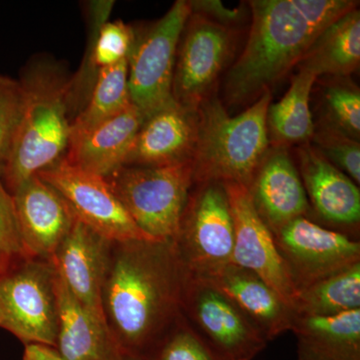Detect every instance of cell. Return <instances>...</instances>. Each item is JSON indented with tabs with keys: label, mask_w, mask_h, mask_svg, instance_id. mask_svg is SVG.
Instances as JSON below:
<instances>
[{
	"label": "cell",
	"mask_w": 360,
	"mask_h": 360,
	"mask_svg": "<svg viewBox=\"0 0 360 360\" xmlns=\"http://www.w3.org/2000/svg\"><path fill=\"white\" fill-rule=\"evenodd\" d=\"M188 2L191 13L200 14L207 20L234 30L248 20L250 13V8L248 11L243 7L229 8L219 0H193Z\"/></svg>",
	"instance_id": "34"
},
{
	"label": "cell",
	"mask_w": 360,
	"mask_h": 360,
	"mask_svg": "<svg viewBox=\"0 0 360 360\" xmlns=\"http://www.w3.org/2000/svg\"><path fill=\"white\" fill-rule=\"evenodd\" d=\"M297 156V170L314 212L326 224L359 231L360 191L354 180L310 143L302 144Z\"/></svg>",
	"instance_id": "18"
},
{
	"label": "cell",
	"mask_w": 360,
	"mask_h": 360,
	"mask_svg": "<svg viewBox=\"0 0 360 360\" xmlns=\"http://www.w3.org/2000/svg\"><path fill=\"white\" fill-rule=\"evenodd\" d=\"M0 255L8 262L27 255L21 241L13 194L4 179V165H0Z\"/></svg>",
	"instance_id": "32"
},
{
	"label": "cell",
	"mask_w": 360,
	"mask_h": 360,
	"mask_svg": "<svg viewBox=\"0 0 360 360\" xmlns=\"http://www.w3.org/2000/svg\"><path fill=\"white\" fill-rule=\"evenodd\" d=\"M58 274V272H56ZM58 335L53 348L63 360H113L120 348L105 321L82 304L56 276Z\"/></svg>",
	"instance_id": "21"
},
{
	"label": "cell",
	"mask_w": 360,
	"mask_h": 360,
	"mask_svg": "<svg viewBox=\"0 0 360 360\" xmlns=\"http://www.w3.org/2000/svg\"><path fill=\"white\" fill-rule=\"evenodd\" d=\"M149 360H225L193 328L184 314L163 336Z\"/></svg>",
	"instance_id": "29"
},
{
	"label": "cell",
	"mask_w": 360,
	"mask_h": 360,
	"mask_svg": "<svg viewBox=\"0 0 360 360\" xmlns=\"http://www.w3.org/2000/svg\"><path fill=\"white\" fill-rule=\"evenodd\" d=\"M360 63V13L349 11L323 30L305 52L298 70L314 77H347Z\"/></svg>",
	"instance_id": "23"
},
{
	"label": "cell",
	"mask_w": 360,
	"mask_h": 360,
	"mask_svg": "<svg viewBox=\"0 0 360 360\" xmlns=\"http://www.w3.org/2000/svg\"><path fill=\"white\" fill-rule=\"evenodd\" d=\"M290 330L298 360H360V309L329 316L295 314Z\"/></svg>",
	"instance_id": "22"
},
{
	"label": "cell",
	"mask_w": 360,
	"mask_h": 360,
	"mask_svg": "<svg viewBox=\"0 0 360 360\" xmlns=\"http://www.w3.org/2000/svg\"><path fill=\"white\" fill-rule=\"evenodd\" d=\"M186 277L172 241L112 243L103 312L120 350L150 356L182 314Z\"/></svg>",
	"instance_id": "1"
},
{
	"label": "cell",
	"mask_w": 360,
	"mask_h": 360,
	"mask_svg": "<svg viewBox=\"0 0 360 360\" xmlns=\"http://www.w3.org/2000/svg\"><path fill=\"white\" fill-rule=\"evenodd\" d=\"M37 175L56 189L75 219L108 240H155L135 224L105 177L71 165L65 158Z\"/></svg>",
	"instance_id": "10"
},
{
	"label": "cell",
	"mask_w": 360,
	"mask_h": 360,
	"mask_svg": "<svg viewBox=\"0 0 360 360\" xmlns=\"http://www.w3.org/2000/svg\"><path fill=\"white\" fill-rule=\"evenodd\" d=\"M8 262V260H7L6 258L4 257V255H0V270L4 269V267L6 266Z\"/></svg>",
	"instance_id": "37"
},
{
	"label": "cell",
	"mask_w": 360,
	"mask_h": 360,
	"mask_svg": "<svg viewBox=\"0 0 360 360\" xmlns=\"http://www.w3.org/2000/svg\"><path fill=\"white\" fill-rule=\"evenodd\" d=\"M224 184L233 220L231 264L257 274L293 309L297 288L277 250L274 233L255 210L248 187Z\"/></svg>",
	"instance_id": "13"
},
{
	"label": "cell",
	"mask_w": 360,
	"mask_h": 360,
	"mask_svg": "<svg viewBox=\"0 0 360 360\" xmlns=\"http://www.w3.org/2000/svg\"><path fill=\"white\" fill-rule=\"evenodd\" d=\"M135 224L172 241L194 184L193 161L162 167H122L105 177Z\"/></svg>",
	"instance_id": "5"
},
{
	"label": "cell",
	"mask_w": 360,
	"mask_h": 360,
	"mask_svg": "<svg viewBox=\"0 0 360 360\" xmlns=\"http://www.w3.org/2000/svg\"><path fill=\"white\" fill-rule=\"evenodd\" d=\"M295 2L300 13L319 34L359 6V2L352 0H295Z\"/></svg>",
	"instance_id": "33"
},
{
	"label": "cell",
	"mask_w": 360,
	"mask_h": 360,
	"mask_svg": "<svg viewBox=\"0 0 360 360\" xmlns=\"http://www.w3.org/2000/svg\"><path fill=\"white\" fill-rule=\"evenodd\" d=\"M311 144L324 158L359 186L360 182L359 141L322 122L314 127Z\"/></svg>",
	"instance_id": "30"
},
{
	"label": "cell",
	"mask_w": 360,
	"mask_h": 360,
	"mask_svg": "<svg viewBox=\"0 0 360 360\" xmlns=\"http://www.w3.org/2000/svg\"><path fill=\"white\" fill-rule=\"evenodd\" d=\"M251 201L264 224L276 234L310 205L297 167L288 148L270 146L248 187Z\"/></svg>",
	"instance_id": "17"
},
{
	"label": "cell",
	"mask_w": 360,
	"mask_h": 360,
	"mask_svg": "<svg viewBox=\"0 0 360 360\" xmlns=\"http://www.w3.org/2000/svg\"><path fill=\"white\" fill-rule=\"evenodd\" d=\"M112 243L75 219L52 259L66 288L103 321V290Z\"/></svg>",
	"instance_id": "16"
},
{
	"label": "cell",
	"mask_w": 360,
	"mask_h": 360,
	"mask_svg": "<svg viewBox=\"0 0 360 360\" xmlns=\"http://www.w3.org/2000/svg\"><path fill=\"white\" fill-rule=\"evenodd\" d=\"M23 90L20 80L0 75V165H4L20 123Z\"/></svg>",
	"instance_id": "31"
},
{
	"label": "cell",
	"mask_w": 360,
	"mask_h": 360,
	"mask_svg": "<svg viewBox=\"0 0 360 360\" xmlns=\"http://www.w3.org/2000/svg\"><path fill=\"white\" fill-rule=\"evenodd\" d=\"M248 4L250 34L225 80L224 96L229 105L255 103L270 91L298 65L319 35L295 0H252Z\"/></svg>",
	"instance_id": "3"
},
{
	"label": "cell",
	"mask_w": 360,
	"mask_h": 360,
	"mask_svg": "<svg viewBox=\"0 0 360 360\" xmlns=\"http://www.w3.org/2000/svg\"><path fill=\"white\" fill-rule=\"evenodd\" d=\"M111 4L103 2L96 6V32L90 45L89 65L96 75L103 68H111L129 59L134 47L135 33L123 21H108Z\"/></svg>",
	"instance_id": "27"
},
{
	"label": "cell",
	"mask_w": 360,
	"mask_h": 360,
	"mask_svg": "<svg viewBox=\"0 0 360 360\" xmlns=\"http://www.w3.org/2000/svg\"><path fill=\"white\" fill-rule=\"evenodd\" d=\"M198 110L174 99L144 118L124 167H162L193 161Z\"/></svg>",
	"instance_id": "15"
},
{
	"label": "cell",
	"mask_w": 360,
	"mask_h": 360,
	"mask_svg": "<svg viewBox=\"0 0 360 360\" xmlns=\"http://www.w3.org/2000/svg\"><path fill=\"white\" fill-rule=\"evenodd\" d=\"M56 269L53 262L25 257L0 270V328L25 345L56 347Z\"/></svg>",
	"instance_id": "6"
},
{
	"label": "cell",
	"mask_w": 360,
	"mask_h": 360,
	"mask_svg": "<svg viewBox=\"0 0 360 360\" xmlns=\"http://www.w3.org/2000/svg\"><path fill=\"white\" fill-rule=\"evenodd\" d=\"M198 276L236 303L267 341L290 330L295 312L274 288L250 270L229 264Z\"/></svg>",
	"instance_id": "19"
},
{
	"label": "cell",
	"mask_w": 360,
	"mask_h": 360,
	"mask_svg": "<svg viewBox=\"0 0 360 360\" xmlns=\"http://www.w3.org/2000/svg\"><path fill=\"white\" fill-rule=\"evenodd\" d=\"M13 196L26 255L52 262L75 224V215L56 189L37 174L21 184Z\"/></svg>",
	"instance_id": "14"
},
{
	"label": "cell",
	"mask_w": 360,
	"mask_h": 360,
	"mask_svg": "<svg viewBox=\"0 0 360 360\" xmlns=\"http://www.w3.org/2000/svg\"><path fill=\"white\" fill-rule=\"evenodd\" d=\"M182 314L225 360H252L269 341L236 303L202 277L187 271Z\"/></svg>",
	"instance_id": "9"
},
{
	"label": "cell",
	"mask_w": 360,
	"mask_h": 360,
	"mask_svg": "<svg viewBox=\"0 0 360 360\" xmlns=\"http://www.w3.org/2000/svg\"><path fill=\"white\" fill-rule=\"evenodd\" d=\"M316 79L309 71L298 70L285 96L270 103L266 117L270 146L288 148L311 141L315 124L309 101Z\"/></svg>",
	"instance_id": "24"
},
{
	"label": "cell",
	"mask_w": 360,
	"mask_h": 360,
	"mask_svg": "<svg viewBox=\"0 0 360 360\" xmlns=\"http://www.w3.org/2000/svg\"><path fill=\"white\" fill-rule=\"evenodd\" d=\"M236 32L191 13L175 58L172 98L198 110L212 96L213 85L233 56Z\"/></svg>",
	"instance_id": "11"
},
{
	"label": "cell",
	"mask_w": 360,
	"mask_h": 360,
	"mask_svg": "<svg viewBox=\"0 0 360 360\" xmlns=\"http://www.w3.org/2000/svg\"><path fill=\"white\" fill-rule=\"evenodd\" d=\"M324 120L348 136L359 141L360 92L347 77H333L323 89Z\"/></svg>",
	"instance_id": "28"
},
{
	"label": "cell",
	"mask_w": 360,
	"mask_h": 360,
	"mask_svg": "<svg viewBox=\"0 0 360 360\" xmlns=\"http://www.w3.org/2000/svg\"><path fill=\"white\" fill-rule=\"evenodd\" d=\"M22 112L4 165L13 194L21 184L65 158L70 139L71 78L51 59L32 61L20 79Z\"/></svg>",
	"instance_id": "2"
},
{
	"label": "cell",
	"mask_w": 360,
	"mask_h": 360,
	"mask_svg": "<svg viewBox=\"0 0 360 360\" xmlns=\"http://www.w3.org/2000/svg\"><path fill=\"white\" fill-rule=\"evenodd\" d=\"M360 309V262L298 291L293 311L329 316Z\"/></svg>",
	"instance_id": "25"
},
{
	"label": "cell",
	"mask_w": 360,
	"mask_h": 360,
	"mask_svg": "<svg viewBox=\"0 0 360 360\" xmlns=\"http://www.w3.org/2000/svg\"><path fill=\"white\" fill-rule=\"evenodd\" d=\"M129 59L97 72L89 99L71 120L70 137L82 134L131 105Z\"/></svg>",
	"instance_id": "26"
},
{
	"label": "cell",
	"mask_w": 360,
	"mask_h": 360,
	"mask_svg": "<svg viewBox=\"0 0 360 360\" xmlns=\"http://www.w3.org/2000/svg\"><path fill=\"white\" fill-rule=\"evenodd\" d=\"M144 116L131 104L127 110L70 137L65 158L71 165L108 177L124 167Z\"/></svg>",
	"instance_id": "20"
},
{
	"label": "cell",
	"mask_w": 360,
	"mask_h": 360,
	"mask_svg": "<svg viewBox=\"0 0 360 360\" xmlns=\"http://www.w3.org/2000/svg\"><path fill=\"white\" fill-rule=\"evenodd\" d=\"M189 2L177 0L141 37L135 34L129 58L130 101L144 118L172 101L180 37L191 16Z\"/></svg>",
	"instance_id": "8"
},
{
	"label": "cell",
	"mask_w": 360,
	"mask_h": 360,
	"mask_svg": "<svg viewBox=\"0 0 360 360\" xmlns=\"http://www.w3.org/2000/svg\"><path fill=\"white\" fill-rule=\"evenodd\" d=\"M172 243L189 274L203 276L231 264L233 220L224 184H193Z\"/></svg>",
	"instance_id": "7"
},
{
	"label": "cell",
	"mask_w": 360,
	"mask_h": 360,
	"mask_svg": "<svg viewBox=\"0 0 360 360\" xmlns=\"http://www.w3.org/2000/svg\"><path fill=\"white\" fill-rule=\"evenodd\" d=\"M22 360H63L53 348L44 345H25Z\"/></svg>",
	"instance_id": "35"
},
{
	"label": "cell",
	"mask_w": 360,
	"mask_h": 360,
	"mask_svg": "<svg viewBox=\"0 0 360 360\" xmlns=\"http://www.w3.org/2000/svg\"><path fill=\"white\" fill-rule=\"evenodd\" d=\"M274 239L297 291L360 262V243L307 217L286 224Z\"/></svg>",
	"instance_id": "12"
},
{
	"label": "cell",
	"mask_w": 360,
	"mask_h": 360,
	"mask_svg": "<svg viewBox=\"0 0 360 360\" xmlns=\"http://www.w3.org/2000/svg\"><path fill=\"white\" fill-rule=\"evenodd\" d=\"M266 91L240 115L231 116L217 98L198 108V135L193 158L194 184L217 181L250 187L269 153Z\"/></svg>",
	"instance_id": "4"
},
{
	"label": "cell",
	"mask_w": 360,
	"mask_h": 360,
	"mask_svg": "<svg viewBox=\"0 0 360 360\" xmlns=\"http://www.w3.org/2000/svg\"><path fill=\"white\" fill-rule=\"evenodd\" d=\"M113 360H149L146 357L141 356V355L129 354V352H120Z\"/></svg>",
	"instance_id": "36"
}]
</instances>
